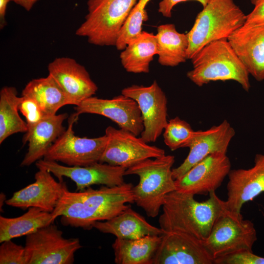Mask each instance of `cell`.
<instances>
[{"instance_id": "1", "label": "cell", "mask_w": 264, "mask_h": 264, "mask_svg": "<svg viewBox=\"0 0 264 264\" xmlns=\"http://www.w3.org/2000/svg\"><path fill=\"white\" fill-rule=\"evenodd\" d=\"M131 183L98 189L90 187L71 192L66 188L51 213L55 219L61 217L62 223L84 229L92 228L97 221L111 219L134 202Z\"/></svg>"}, {"instance_id": "2", "label": "cell", "mask_w": 264, "mask_h": 264, "mask_svg": "<svg viewBox=\"0 0 264 264\" xmlns=\"http://www.w3.org/2000/svg\"><path fill=\"white\" fill-rule=\"evenodd\" d=\"M209 195L207 200L199 202L193 194L176 190L169 193L159 218L160 228L163 232H179L205 241L216 220L227 209L215 191Z\"/></svg>"}, {"instance_id": "3", "label": "cell", "mask_w": 264, "mask_h": 264, "mask_svg": "<svg viewBox=\"0 0 264 264\" xmlns=\"http://www.w3.org/2000/svg\"><path fill=\"white\" fill-rule=\"evenodd\" d=\"M191 60L193 69L186 75L198 87L213 81L233 80L245 91L249 90L250 75L227 39L209 43Z\"/></svg>"}, {"instance_id": "4", "label": "cell", "mask_w": 264, "mask_h": 264, "mask_svg": "<svg viewBox=\"0 0 264 264\" xmlns=\"http://www.w3.org/2000/svg\"><path fill=\"white\" fill-rule=\"evenodd\" d=\"M175 156L148 158L128 168L125 176L135 175L139 182L132 188L134 202L149 217L158 216L165 197L176 190L172 167Z\"/></svg>"}, {"instance_id": "5", "label": "cell", "mask_w": 264, "mask_h": 264, "mask_svg": "<svg viewBox=\"0 0 264 264\" xmlns=\"http://www.w3.org/2000/svg\"><path fill=\"white\" fill-rule=\"evenodd\" d=\"M246 19V15L234 0H209L187 33L188 59L191 60L209 43L228 39L244 24Z\"/></svg>"}, {"instance_id": "6", "label": "cell", "mask_w": 264, "mask_h": 264, "mask_svg": "<svg viewBox=\"0 0 264 264\" xmlns=\"http://www.w3.org/2000/svg\"><path fill=\"white\" fill-rule=\"evenodd\" d=\"M138 0H88L76 35L98 46H115L121 29Z\"/></svg>"}, {"instance_id": "7", "label": "cell", "mask_w": 264, "mask_h": 264, "mask_svg": "<svg viewBox=\"0 0 264 264\" xmlns=\"http://www.w3.org/2000/svg\"><path fill=\"white\" fill-rule=\"evenodd\" d=\"M257 240L254 223L241 213L226 210L214 222L203 242L216 259L243 250L252 251Z\"/></svg>"}, {"instance_id": "8", "label": "cell", "mask_w": 264, "mask_h": 264, "mask_svg": "<svg viewBox=\"0 0 264 264\" xmlns=\"http://www.w3.org/2000/svg\"><path fill=\"white\" fill-rule=\"evenodd\" d=\"M79 115L75 112L70 116L67 128L49 148L44 159L69 166H85L100 162L107 144V135L95 138L75 135L73 127Z\"/></svg>"}, {"instance_id": "9", "label": "cell", "mask_w": 264, "mask_h": 264, "mask_svg": "<svg viewBox=\"0 0 264 264\" xmlns=\"http://www.w3.org/2000/svg\"><path fill=\"white\" fill-rule=\"evenodd\" d=\"M82 247L78 238H64L52 223L26 236L27 264H71Z\"/></svg>"}, {"instance_id": "10", "label": "cell", "mask_w": 264, "mask_h": 264, "mask_svg": "<svg viewBox=\"0 0 264 264\" xmlns=\"http://www.w3.org/2000/svg\"><path fill=\"white\" fill-rule=\"evenodd\" d=\"M105 134L107 142L100 162L128 169L145 159L165 154L163 149L148 144L128 131L109 126Z\"/></svg>"}, {"instance_id": "11", "label": "cell", "mask_w": 264, "mask_h": 264, "mask_svg": "<svg viewBox=\"0 0 264 264\" xmlns=\"http://www.w3.org/2000/svg\"><path fill=\"white\" fill-rule=\"evenodd\" d=\"M121 94L134 100L140 109L144 130L141 138L146 142H154L168 123L167 98L154 80L148 86L133 85L123 88Z\"/></svg>"}, {"instance_id": "12", "label": "cell", "mask_w": 264, "mask_h": 264, "mask_svg": "<svg viewBox=\"0 0 264 264\" xmlns=\"http://www.w3.org/2000/svg\"><path fill=\"white\" fill-rule=\"evenodd\" d=\"M38 169L44 168L55 176L58 180L66 177L76 184V191H82L94 185L112 187L125 183L126 168L98 162L85 166H69L57 162L40 159L36 162Z\"/></svg>"}, {"instance_id": "13", "label": "cell", "mask_w": 264, "mask_h": 264, "mask_svg": "<svg viewBox=\"0 0 264 264\" xmlns=\"http://www.w3.org/2000/svg\"><path fill=\"white\" fill-rule=\"evenodd\" d=\"M231 170L227 154L213 153L175 180L176 190L194 195L209 194L220 186Z\"/></svg>"}, {"instance_id": "14", "label": "cell", "mask_w": 264, "mask_h": 264, "mask_svg": "<svg viewBox=\"0 0 264 264\" xmlns=\"http://www.w3.org/2000/svg\"><path fill=\"white\" fill-rule=\"evenodd\" d=\"M74 108L79 115L91 113L107 117L120 128L136 136L140 135L144 130L141 113L137 102L122 94L110 99L91 96Z\"/></svg>"}, {"instance_id": "15", "label": "cell", "mask_w": 264, "mask_h": 264, "mask_svg": "<svg viewBox=\"0 0 264 264\" xmlns=\"http://www.w3.org/2000/svg\"><path fill=\"white\" fill-rule=\"evenodd\" d=\"M152 264H215L203 241L186 234L163 232Z\"/></svg>"}, {"instance_id": "16", "label": "cell", "mask_w": 264, "mask_h": 264, "mask_svg": "<svg viewBox=\"0 0 264 264\" xmlns=\"http://www.w3.org/2000/svg\"><path fill=\"white\" fill-rule=\"evenodd\" d=\"M34 178L33 183L15 192L5 203L16 208L36 207L52 213L67 188L66 184L63 180H56L44 168L38 169Z\"/></svg>"}, {"instance_id": "17", "label": "cell", "mask_w": 264, "mask_h": 264, "mask_svg": "<svg viewBox=\"0 0 264 264\" xmlns=\"http://www.w3.org/2000/svg\"><path fill=\"white\" fill-rule=\"evenodd\" d=\"M235 131L226 120L205 131H195L188 144L189 154L183 162L172 169L175 180L179 179L192 167L207 156L215 153L227 154Z\"/></svg>"}, {"instance_id": "18", "label": "cell", "mask_w": 264, "mask_h": 264, "mask_svg": "<svg viewBox=\"0 0 264 264\" xmlns=\"http://www.w3.org/2000/svg\"><path fill=\"white\" fill-rule=\"evenodd\" d=\"M47 69L72 105L78 106L98 89L85 66L73 58H56L48 64Z\"/></svg>"}, {"instance_id": "19", "label": "cell", "mask_w": 264, "mask_h": 264, "mask_svg": "<svg viewBox=\"0 0 264 264\" xmlns=\"http://www.w3.org/2000/svg\"><path fill=\"white\" fill-rule=\"evenodd\" d=\"M228 177L226 207L240 214L244 203L264 193V154H257L249 169H231Z\"/></svg>"}, {"instance_id": "20", "label": "cell", "mask_w": 264, "mask_h": 264, "mask_svg": "<svg viewBox=\"0 0 264 264\" xmlns=\"http://www.w3.org/2000/svg\"><path fill=\"white\" fill-rule=\"evenodd\" d=\"M233 49L257 81L264 80V24L243 25L228 38Z\"/></svg>"}, {"instance_id": "21", "label": "cell", "mask_w": 264, "mask_h": 264, "mask_svg": "<svg viewBox=\"0 0 264 264\" xmlns=\"http://www.w3.org/2000/svg\"><path fill=\"white\" fill-rule=\"evenodd\" d=\"M67 113L45 116L34 126L28 128L22 139L28 148L21 166H28L44 158L49 148L64 133L63 124Z\"/></svg>"}, {"instance_id": "22", "label": "cell", "mask_w": 264, "mask_h": 264, "mask_svg": "<svg viewBox=\"0 0 264 264\" xmlns=\"http://www.w3.org/2000/svg\"><path fill=\"white\" fill-rule=\"evenodd\" d=\"M101 232L112 234L116 238L133 239L146 236H161L160 228L149 223L141 215L130 206L111 219L97 221L92 225Z\"/></svg>"}, {"instance_id": "23", "label": "cell", "mask_w": 264, "mask_h": 264, "mask_svg": "<svg viewBox=\"0 0 264 264\" xmlns=\"http://www.w3.org/2000/svg\"><path fill=\"white\" fill-rule=\"evenodd\" d=\"M161 236L150 235L133 239L116 238L112 244L114 262L117 264H152Z\"/></svg>"}, {"instance_id": "24", "label": "cell", "mask_w": 264, "mask_h": 264, "mask_svg": "<svg viewBox=\"0 0 264 264\" xmlns=\"http://www.w3.org/2000/svg\"><path fill=\"white\" fill-rule=\"evenodd\" d=\"M155 35L158 62L161 65L173 67L188 60L187 33L178 32L175 24L167 23L158 26Z\"/></svg>"}, {"instance_id": "25", "label": "cell", "mask_w": 264, "mask_h": 264, "mask_svg": "<svg viewBox=\"0 0 264 264\" xmlns=\"http://www.w3.org/2000/svg\"><path fill=\"white\" fill-rule=\"evenodd\" d=\"M22 96L30 97L39 105L45 116L56 114L62 107L72 105L60 87L50 75L29 81Z\"/></svg>"}, {"instance_id": "26", "label": "cell", "mask_w": 264, "mask_h": 264, "mask_svg": "<svg viewBox=\"0 0 264 264\" xmlns=\"http://www.w3.org/2000/svg\"><path fill=\"white\" fill-rule=\"evenodd\" d=\"M157 53L156 35L142 31L137 38L129 43L122 50L120 59L127 72L147 73L150 70V63Z\"/></svg>"}, {"instance_id": "27", "label": "cell", "mask_w": 264, "mask_h": 264, "mask_svg": "<svg viewBox=\"0 0 264 264\" xmlns=\"http://www.w3.org/2000/svg\"><path fill=\"white\" fill-rule=\"evenodd\" d=\"M52 213L38 208L30 207L23 215L16 218L0 216V242L33 233L53 223Z\"/></svg>"}, {"instance_id": "28", "label": "cell", "mask_w": 264, "mask_h": 264, "mask_svg": "<svg viewBox=\"0 0 264 264\" xmlns=\"http://www.w3.org/2000/svg\"><path fill=\"white\" fill-rule=\"evenodd\" d=\"M20 97L15 88L4 87L0 91V144L11 135L26 132V122L18 112Z\"/></svg>"}, {"instance_id": "29", "label": "cell", "mask_w": 264, "mask_h": 264, "mask_svg": "<svg viewBox=\"0 0 264 264\" xmlns=\"http://www.w3.org/2000/svg\"><path fill=\"white\" fill-rule=\"evenodd\" d=\"M151 0H138L124 22L115 46L123 50L127 44L138 37L142 32L143 22L148 20L146 7Z\"/></svg>"}, {"instance_id": "30", "label": "cell", "mask_w": 264, "mask_h": 264, "mask_svg": "<svg viewBox=\"0 0 264 264\" xmlns=\"http://www.w3.org/2000/svg\"><path fill=\"white\" fill-rule=\"evenodd\" d=\"M195 132L189 123L176 117L168 121L164 130V141L172 151L186 148Z\"/></svg>"}, {"instance_id": "31", "label": "cell", "mask_w": 264, "mask_h": 264, "mask_svg": "<svg viewBox=\"0 0 264 264\" xmlns=\"http://www.w3.org/2000/svg\"><path fill=\"white\" fill-rule=\"evenodd\" d=\"M0 264H27L24 246L17 244L12 240L5 241L0 246Z\"/></svg>"}, {"instance_id": "32", "label": "cell", "mask_w": 264, "mask_h": 264, "mask_svg": "<svg viewBox=\"0 0 264 264\" xmlns=\"http://www.w3.org/2000/svg\"><path fill=\"white\" fill-rule=\"evenodd\" d=\"M18 109L25 118L28 129L34 126L45 117L38 104L29 97H20Z\"/></svg>"}, {"instance_id": "33", "label": "cell", "mask_w": 264, "mask_h": 264, "mask_svg": "<svg viewBox=\"0 0 264 264\" xmlns=\"http://www.w3.org/2000/svg\"><path fill=\"white\" fill-rule=\"evenodd\" d=\"M215 264H264V257L243 250L217 258Z\"/></svg>"}, {"instance_id": "34", "label": "cell", "mask_w": 264, "mask_h": 264, "mask_svg": "<svg viewBox=\"0 0 264 264\" xmlns=\"http://www.w3.org/2000/svg\"><path fill=\"white\" fill-rule=\"evenodd\" d=\"M253 5L252 11L246 15L243 25L253 26L264 24V0H250Z\"/></svg>"}, {"instance_id": "35", "label": "cell", "mask_w": 264, "mask_h": 264, "mask_svg": "<svg viewBox=\"0 0 264 264\" xmlns=\"http://www.w3.org/2000/svg\"><path fill=\"white\" fill-rule=\"evenodd\" d=\"M189 0L199 2L203 7L205 6L209 0H161L158 4V12L166 18L172 17V10L177 4Z\"/></svg>"}, {"instance_id": "36", "label": "cell", "mask_w": 264, "mask_h": 264, "mask_svg": "<svg viewBox=\"0 0 264 264\" xmlns=\"http://www.w3.org/2000/svg\"><path fill=\"white\" fill-rule=\"evenodd\" d=\"M11 0H0V27L2 29L6 25L5 15L8 3Z\"/></svg>"}, {"instance_id": "37", "label": "cell", "mask_w": 264, "mask_h": 264, "mask_svg": "<svg viewBox=\"0 0 264 264\" xmlns=\"http://www.w3.org/2000/svg\"><path fill=\"white\" fill-rule=\"evenodd\" d=\"M12 1L23 7L25 10L29 11L34 4L39 0H11Z\"/></svg>"}]
</instances>
